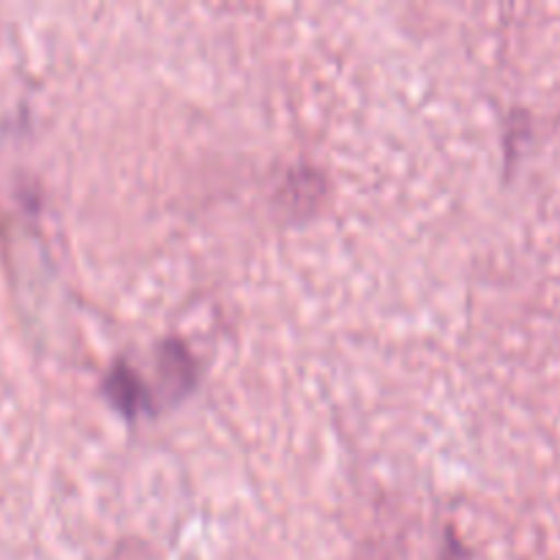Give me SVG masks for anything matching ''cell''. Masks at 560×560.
Returning a JSON list of instances; mask_svg holds the SVG:
<instances>
[{
  "label": "cell",
  "mask_w": 560,
  "mask_h": 560,
  "mask_svg": "<svg viewBox=\"0 0 560 560\" xmlns=\"http://www.w3.org/2000/svg\"><path fill=\"white\" fill-rule=\"evenodd\" d=\"M107 392L109 397H113V402L118 405V408H124L129 416L148 405L145 386H142L140 377L135 375V370H126V366H118V370L107 377Z\"/></svg>",
  "instance_id": "cell-1"
}]
</instances>
